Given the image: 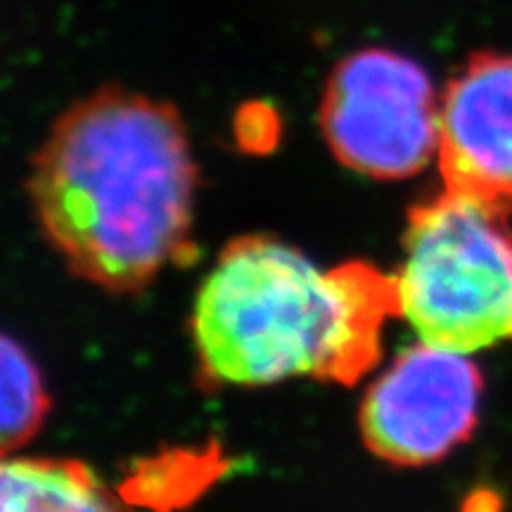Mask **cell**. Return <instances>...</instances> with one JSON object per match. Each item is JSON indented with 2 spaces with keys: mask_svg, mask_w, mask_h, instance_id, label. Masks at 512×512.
<instances>
[{
  "mask_svg": "<svg viewBox=\"0 0 512 512\" xmlns=\"http://www.w3.org/2000/svg\"><path fill=\"white\" fill-rule=\"evenodd\" d=\"M48 408L41 370L15 339L0 335V456L29 444Z\"/></svg>",
  "mask_w": 512,
  "mask_h": 512,
  "instance_id": "ba28073f",
  "label": "cell"
},
{
  "mask_svg": "<svg viewBox=\"0 0 512 512\" xmlns=\"http://www.w3.org/2000/svg\"><path fill=\"white\" fill-rule=\"evenodd\" d=\"M320 121L339 162L375 178L418 174L439 147V98L430 76L392 50H361L339 62Z\"/></svg>",
  "mask_w": 512,
  "mask_h": 512,
  "instance_id": "277c9868",
  "label": "cell"
},
{
  "mask_svg": "<svg viewBox=\"0 0 512 512\" xmlns=\"http://www.w3.org/2000/svg\"><path fill=\"white\" fill-rule=\"evenodd\" d=\"M503 214L453 190L413 211L394 285L420 342L470 356L512 339V235Z\"/></svg>",
  "mask_w": 512,
  "mask_h": 512,
  "instance_id": "3957f363",
  "label": "cell"
},
{
  "mask_svg": "<svg viewBox=\"0 0 512 512\" xmlns=\"http://www.w3.org/2000/svg\"><path fill=\"white\" fill-rule=\"evenodd\" d=\"M392 313H399L396 285L375 268L320 271L285 242L242 238L204 280L192 335L214 380L354 382L375 366Z\"/></svg>",
  "mask_w": 512,
  "mask_h": 512,
  "instance_id": "7a4b0ae2",
  "label": "cell"
},
{
  "mask_svg": "<svg viewBox=\"0 0 512 512\" xmlns=\"http://www.w3.org/2000/svg\"><path fill=\"white\" fill-rule=\"evenodd\" d=\"M195 185L178 114L143 95L105 91L57 119L29 190L43 233L72 271L126 292L188 245Z\"/></svg>",
  "mask_w": 512,
  "mask_h": 512,
  "instance_id": "6da1fadb",
  "label": "cell"
},
{
  "mask_svg": "<svg viewBox=\"0 0 512 512\" xmlns=\"http://www.w3.org/2000/svg\"><path fill=\"white\" fill-rule=\"evenodd\" d=\"M110 489L86 465L53 458L0 456V512L110 510Z\"/></svg>",
  "mask_w": 512,
  "mask_h": 512,
  "instance_id": "52a82bcc",
  "label": "cell"
},
{
  "mask_svg": "<svg viewBox=\"0 0 512 512\" xmlns=\"http://www.w3.org/2000/svg\"><path fill=\"white\" fill-rule=\"evenodd\" d=\"M479 396L482 377L467 354L420 342L370 387L363 439L392 463H434L475 430Z\"/></svg>",
  "mask_w": 512,
  "mask_h": 512,
  "instance_id": "5b68a950",
  "label": "cell"
},
{
  "mask_svg": "<svg viewBox=\"0 0 512 512\" xmlns=\"http://www.w3.org/2000/svg\"><path fill=\"white\" fill-rule=\"evenodd\" d=\"M439 169L446 190L512 207V57L479 55L439 100Z\"/></svg>",
  "mask_w": 512,
  "mask_h": 512,
  "instance_id": "8992f818",
  "label": "cell"
}]
</instances>
